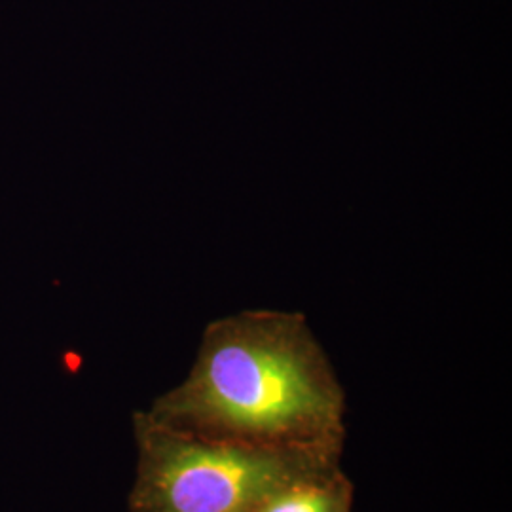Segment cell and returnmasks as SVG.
Masks as SVG:
<instances>
[{"mask_svg": "<svg viewBox=\"0 0 512 512\" xmlns=\"http://www.w3.org/2000/svg\"><path fill=\"white\" fill-rule=\"evenodd\" d=\"M150 418L202 437L342 454L346 395L306 317L251 310L207 325L183 384Z\"/></svg>", "mask_w": 512, "mask_h": 512, "instance_id": "6da1fadb", "label": "cell"}, {"mask_svg": "<svg viewBox=\"0 0 512 512\" xmlns=\"http://www.w3.org/2000/svg\"><path fill=\"white\" fill-rule=\"evenodd\" d=\"M129 512H260L272 495L340 463L338 452L211 440L135 416Z\"/></svg>", "mask_w": 512, "mask_h": 512, "instance_id": "7a4b0ae2", "label": "cell"}, {"mask_svg": "<svg viewBox=\"0 0 512 512\" xmlns=\"http://www.w3.org/2000/svg\"><path fill=\"white\" fill-rule=\"evenodd\" d=\"M353 482L340 463L272 495L260 512H353Z\"/></svg>", "mask_w": 512, "mask_h": 512, "instance_id": "3957f363", "label": "cell"}]
</instances>
